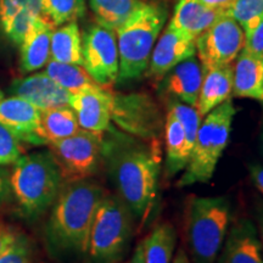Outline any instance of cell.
Listing matches in <instances>:
<instances>
[{"label":"cell","mask_w":263,"mask_h":263,"mask_svg":"<svg viewBox=\"0 0 263 263\" xmlns=\"http://www.w3.org/2000/svg\"><path fill=\"white\" fill-rule=\"evenodd\" d=\"M103 159L117 195L134 218L144 223L155 203L162 154L159 140H143L114 132L104 139Z\"/></svg>","instance_id":"1"},{"label":"cell","mask_w":263,"mask_h":263,"mask_svg":"<svg viewBox=\"0 0 263 263\" xmlns=\"http://www.w3.org/2000/svg\"><path fill=\"white\" fill-rule=\"evenodd\" d=\"M106 192L97 183L80 180L62 189L52 203L45 238L58 254H87L98 206Z\"/></svg>","instance_id":"2"},{"label":"cell","mask_w":263,"mask_h":263,"mask_svg":"<svg viewBox=\"0 0 263 263\" xmlns=\"http://www.w3.org/2000/svg\"><path fill=\"white\" fill-rule=\"evenodd\" d=\"M62 177L50 150L22 155L10 173V189L20 211L29 221L38 218L55 202Z\"/></svg>","instance_id":"3"},{"label":"cell","mask_w":263,"mask_h":263,"mask_svg":"<svg viewBox=\"0 0 263 263\" xmlns=\"http://www.w3.org/2000/svg\"><path fill=\"white\" fill-rule=\"evenodd\" d=\"M164 21L163 9L138 2L129 17L115 31L120 60L117 82L138 80L147 71L151 52Z\"/></svg>","instance_id":"4"},{"label":"cell","mask_w":263,"mask_h":263,"mask_svg":"<svg viewBox=\"0 0 263 263\" xmlns=\"http://www.w3.org/2000/svg\"><path fill=\"white\" fill-rule=\"evenodd\" d=\"M235 114L236 108L229 99L202 118L189 162L180 177L178 186L183 188L211 180L229 143Z\"/></svg>","instance_id":"5"},{"label":"cell","mask_w":263,"mask_h":263,"mask_svg":"<svg viewBox=\"0 0 263 263\" xmlns=\"http://www.w3.org/2000/svg\"><path fill=\"white\" fill-rule=\"evenodd\" d=\"M230 202L226 196L195 197L189 205L186 241L193 263H216L228 233Z\"/></svg>","instance_id":"6"},{"label":"cell","mask_w":263,"mask_h":263,"mask_svg":"<svg viewBox=\"0 0 263 263\" xmlns=\"http://www.w3.org/2000/svg\"><path fill=\"white\" fill-rule=\"evenodd\" d=\"M134 217L116 194H105L90 230L88 255L93 263H117L127 254Z\"/></svg>","instance_id":"7"},{"label":"cell","mask_w":263,"mask_h":263,"mask_svg":"<svg viewBox=\"0 0 263 263\" xmlns=\"http://www.w3.org/2000/svg\"><path fill=\"white\" fill-rule=\"evenodd\" d=\"M62 180L67 184L85 180L98 172L103 160L104 137L81 129L73 136L49 144Z\"/></svg>","instance_id":"8"},{"label":"cell","mask_w":263,"mask_h":263,"mask_svg":"<svg viewBox=\"0 0 263 263\" xmlns=\"http://www.w3.org/2000/svg\"><path fill=\"white\" fill-rule=\"evenodd\" d=\"M111 121L123 133L143 140H159L164 128L159 106L145 94H112Z\"/></svg>","instance_id":"9"},{"label":"cell","mask_w":263,"mask_h":263,"mask_svg":"<svg viewBox=\"0 0 263 263\" xmlns=\"http://www.w3.org/2000/svg\"><path fill=\"white\" fill-rule=\"evenodd\" d=\"M244 31L228 14L217 20L195 39L197 59L203 71L232 65L244 49Z\"/></svg>","instance_id":"10"},{"label":"cell","mask_w":263,"mask_h":263,"mask_svg":"<svg viewBox=\"0 0 263 263\" xmlns=\"http://www.w3.org/2000/svg\"><path fill=\"white\" fill-rule=\"evenodd\" d=\"M83 67L103 88L117 82L120 60L116 32L100 25L91 26L82 39Z\"/></svg>","instance_id":"11"},{"label":"cell","mask_w":263,"mask_h":263,"mask_svg":"<svg viewBox=\"0 0 263 263\" xmlns=\"http://www.w3.org/2000/svg\"><path fill=\"white\" fill-rule=\"evenodd\" d=\"M70 106L74 111L81 129L104 134L110 129L112 93L97 87L72 94Z\"/></svg>","instance_id":"12"},{"label":"cell","mask_w":263,"mask_h":263,"mask_svg":"<svg viewBox=\"0 0 263 263\" xmlns=\"http://www.w3.org/2000/svg\"><path fill=\"white\" fill-rule=\"evenodd\" d=\"M195 39L188 34L167 27L151 52L147 76L160 80L176 65L186 59L195 57Z\"/></svg>","instance_id":"13"},{"label":"cell","mask_w":263,"mask_h":263,"mask_svg":"<svg viewBox=\"0 0 263 263\" xmlns=\"http://www.w3.org/2000/svg\"><path fill=\"white\" fill-rule=\"evenodd\" d=\"M217 263H263L258 232L250 219L242 218L233 223Z\"/></svg>","instance_id":"14"},{"label":"cell","mask_w":263,"mask_h":263,"mask_svg":"<svg viewBox=\"0 0 263 263\" xmlns=\"http://www.w3.org/2000/svg\"><path fill=\"white\" fill-rule=\"evenodd\" d=\"M41 110L18 97L0 100V123L14 132L21 141L32 145H45L39 136Z\"/></svg>","instance_id":"15"},{"label":"cell","mask_w":263,"mask_h":263,"mask_svg":"<svg viewBox=\"0 0 263 263\" xmlns=\"http://www.w3.org/2000/svg\"><path fill=\"white\" fill-rule=\"evenodd\" d=\"M10 91L14 97L29 101L39 110L70 106L72 94L55 83L45 72L35 73L22 80H16L11 84Z\"/></svg>","instance_id":"16"},{"label":"cell","mask_w":263,"mask_h":263,"mask_svg":"<svg viewBox=\"0 0 263 263\" xmlns=\"http://www.w3.org/2000/svg\"><path fill=\"white\" fill-rule=\"evenodd\" d=\"M164 88L176 100L196 107L203 78V68L199 59L192 57L179 62L166 74Z\"/></svg>","instance_id":"17"},{"label":"cell","mask_w":263,"mask_h":263,"mask_svg":"<svg viewBox=\"0 0 263 263\" xmlns=\"http://www.w3.org/2000/svg\"><path fill=\"white\" fill-rule=\"evenodd\" d=\"M263 88V55L242 49L233 66V95L261 100Z\"/></svg>","instance_id":"18"},{"label":"cell","mask_w":263,"mask_h":263,"mask_svg":"<svg viewBox=\"0 0 263 263\" xmlns=\"http://www.w3.org/2000/svg\"><path fill=\"white\" fill-rule=\"evenodd\" d=\"M233 95V66L227 65L203 71L196 110L202 118Z\"/></svg>","instance_id":"19"},{"label":"cell","mask_w":263,"mask_h":263,"mask_svg":"<svg viewBox=\"0 0 263 263\" xmlns=\"http://www.w3.org/2000/svg\"><path fill=\"white\" fill-rule=\"evenodd\" d=\"M54 26L47 18L35 21L21 44V71L24 73L44 67L50 59V41Z\"/></svg>","instance_id":"20"},{"label":"cell","mask_w":263,"mask_h":263,"mask_svg":"<svg viewBox=\"0 0 263 263\" xmlns=\"http://www.w3.org/2000/svg\"><path fill=\"white\" fill-rule=\"evenodd\" d=\"M164 144H166V177H173L185 170L189 162L192 149L188 145L182 124L174 115L168 111L164 120Z\"/></svg>","instance_id":"21"},{"label":"cell","mask_w":263,"mask_h":263,"mask_svg":"<svg viewBox=\"0 0 263 263\" xmlns=\"http://www.w3.org/2000/svg\"><path fill=\"white\" fill-rule=\"evenodd\" d=\"M80 130L81 127L71 106H59L41 110L39 136L45 145L73 136Z\"/></svg>","instance_id":"22"},{"label":"cell","mask_w":263,"mask_h":263,"mask_svg":"<svg viewBox=\"0 0 263 263\" xmlns=\"http://www.w3.org/2000/svg\"><path fill=\"white\" fill-rule=\"evenodd\" d=\"M50 58L62 64L83 66L81 32L76 21L67 22L52 31Z\"/></svg>","instance_id":"23"},{"label":"cell","mask_w":263,"mask_h":263,"mask_svg":"<svg viewBox=\"0 0 263 263\" xmlns=\"http://www.w3.org/2000/svg\"><path fill=\"white\" fill-rule=\"evenodd\" d=\"M145 263H172L177 234L171 223H161L143 240Z\"/></svg>","instance_id":"24"},{"label":"cell","mask_w":263,"mask_h":263,"mask_svg":"<svg viewBox=\"0 0 263 263\" xmlns=\"http://www.w3.org/2000/svg\"><path fill=\"white\" fill-rule=\"evenodd\" d=\"M45 73L55 83L71 94H77L83 90L91 89V88L100 87L82 65L62 64V62L50 60L47 64Z\"/></svg>","instance_id":"25"},{"label":"cell","mask_w":263,"mask_h":263,"mask_svg":"<svg viewBox=\"0 0 263 263\" xmlns=\"http://www.w3.org/2000/svg\"><path fill=\"white\" fill-rule=\"evenodd\" d=\"M137 3L138 0H90V8L98 25L116 31L129 17Z\"/></svg>","instance_id":"26"},{"label":"cell","mask_w":263,"mask_h":263,"mask_svg":"<svg viewBox=\"0 0 263 263\" xmlns=\"http://www.w3.org/2000/svg\"><path fill=\"white\" fill-rule=\"evenodd\" d=\"M45 18L54 27L73 22L85 14L84 0H42Z\"/></svg>","instance_id":"27"},{"label":"cell","mask_w":263,"mask_h":263,"mask_svg":"<svg viewBox=\"0 0 263 263\" xmlns=\"http://www.w3.org/2000/svg\"><path fill=\"white\" fill-rule=\"evenodd\" d=\"M205 10L206 6H203L200 0H179L168 27L195 39L196 25Z\"/></svg>","instance_id":"28"},{"label":"cell","mask_w":263,"mask_h":263,"mask_svg":"<svg viewBox=\"0 0 263 263\" xmlns=\"http://www.w3.org/2000/svg\"><path fill=\"white\" fill-rule=\"evenodd\" d=\"M168 111H171L182 124L188 145L193 150L194 143L196 140L197 130H199L202 121V117L200 116L199 111L196 110V107L184 104L179 100L171 101Z\"/></svg>","instance_id":"29"},{"label":"cell","mask_w":263,"mask_h":263,"mask_svg":"<svg viewBox=\"0 0 263 263\" xmlns=\"http://www.w3.org/2000/svg\"><path fill=\"white\" fill-rule=\"evenodd\" d=\"M227 14L234 18L246 33L262 17L263 0H235Z\"/></svg>","instance_id":"30"},{"label":"cell","mask_w":263,"mask_h":263,"mask_svg":"<svg viewBox=\"0 0 263 263\" xmlns=\"http://www.w3.org/2000/svg\"><path fill=\"white\" fill-rule=\"evenodd\" d=\"M21 143L14 132L0 123V166L14 164L24 155V146Z\"/></svg>","instance_id":"31"},{"label":"cell","mask_w":263,"mask_h":263,"mask_svg":"<svg viewBox=\"0 0 263 263\" xmlns=\"http://www.w3.org/2000/svg\"><path fill=\"white\" fill-rule=\"evenodd\" d=\"M0 263H33V246L26 235H16L11 245L0 254Z\"/></svg>","instance_id":"32"},{"label":"cell","mask_w":263,"mask_h":263,"mask_svg":"<svg viewBox=\"0 0 263 263\" xmlns=\"http://www.w3.org/2000/svg\"><path fill=\"white\" fill-rule=\"evenodd\" d=\"M22 10H31L39 16H44L42 0H0V22H2V26L5 25L10 18L14 17Z\"/></svg>","instance_id":"33"},{"label":"cell","mask_w":263,"mask_h":263,"mask_svg":"<svg viewBox=\"0 0 263 263\" xmlns=\"http://www.w3.org/2000/svg\"><path fill=\"white\" fill-rule=\"evenodd\" d=\"M245 34L244 49L257 55H263V15L258 22Z\"/></svg>","instance_id":"34"},{"label":"cell","mask_w":263,"mask_h":263,"mask_svg":"<svg viewBox=\"0 0 263 263\" xmlns=\"http://www.w3.org/2000/svg\"><path fill=\"white\" fill-rule=\"evenodd\" d=\"M249 171L252 183L255 184L256 189L263 195V166L258 163L251 164L249 167Z\"/></svg>","instance_id":"35"},{"label":"cell","mask_w":263,"mask_h":263,"mask_svg":"<svg viewBox=\"0 0 263 263\" xmlns=\"http://www.w3.org/2000/svg\"><path fill=\"white\" fill-rule=\"evenodd\" d=\"M17 233H15L14 230L8 228V227L3 226L0 223V254H2L8 246L11 245V242L14 241Z\"/></svg>","instance_id":"36"},{"label":"cell","mask_w":263,"mask_h":263,"mask_svg":"<svg viewBox=\"0 0 263 263\" xmlns=\"http://www.w3.org/2000/svg\"><path fill=\"white\" fill-rule=\"evenodd\" d=\"M10 192V173L0 167V203L5 201Z\"/></svg>","instance_id":"37"},{"label":"cell","mask_w":263,"mask_h":263,"mask_svg":"<svg viewBox=\"0 0 263 263\" xmlns=\"http://www.w3.org/2000/svg\"><path fill=\"white\" fill-rule=\"evenodd\" d=\"M201 4L206 8H213V9H221L228 11L230 6L234 4L235 0H200Z\"/></svg>","instance_id":"38"},{"label":"cell","mask_w":263,"mask_h":263,"mask_svg":"<svg viewBox=\"0 0 263 263\" xmlns=\"http://www.w3.org/2000/svg\"><path fill=\"white\" fill-rule=\"evenodd\" d=\"M127 263H145V259H144L143 242H140V244L137 246L136 250H134L133 255H132L130 259Z\"/></svg>","instance_id":"39"},{"label":"cell","mask_w":263,"mask_h":263,"mask_svg":"<svg viewBox=\"0 0 263 263\" xmlns=\"http://www.w3.org/2000/svg\"><path fill=\"white\" fill-rule=\"evenodd\" d=\"M172 263H192V262H190V259L188 257V255L185 254V251L182 249H179L178 252H177V255L174 256Z\"/></svg>","instance_id":"40"},{"label":"cell","mask_w":263,"mask_h":263,"mask_svg":"<svg viewBox=\"0 0 263 263\" xmlns=\"http://www.w3.org/2000/svg\"><path fill=\"white\" fill-rule=\"evenodd\" d=\"M258 232H259V242H261L262 248V254H263V213L259 217V224H258Z\"/></svg>","instance_id":"41"},{"label":"cell","mask_w":263,"mask_h":263,"mask_svg":"<svg viewBox=\"0 0 263 263\" xmlns=\"http://www.w3.org/2000/svg\"><path fill=\"white\" fill-rule=\"evenodd\" d=\"M2 99H4V94H3V91L0 90V100H2Z\"/></svg>","instance_id":"42"},{"label":"cell","mask_w":263,"mask_h":263,"mask_svg":"<svg viewBox=\"0 0 263 263\" xmlns=\"http://www.w3.org/2000/svg\"><path fill=\"white\" fill-rule=\"evenodd\" d=\"M261 140H262V150H263V130H262V137H261Z\"/></svg>","instance_id":"43"},{"label":"cell","mask_w":263,"mask_h":263,"mask_svg":"<svg viewBox=\"0 0 263 263\" xmlns=\"http://www.w3.org/2000/svg\"><path fill=\"white\" fill-rule=\"evenodd\" d=\"M259 101H262V103H263V88H262V98H261V100H259Z\"/></svg>","instance_id":"44"},{"label":"cell","mask_w":263,"mask_h":263,"mask_svg":"<svg viewBox=\"0 0 263 263\" xmlns=\"http://www.w3.org/2000/svg\"><path fill=\"white\" fill-rule=\"evenodd\" d=\"M37 263H44V262H37Z\"/></svg>","instance_id":"45"}]
</instances>
